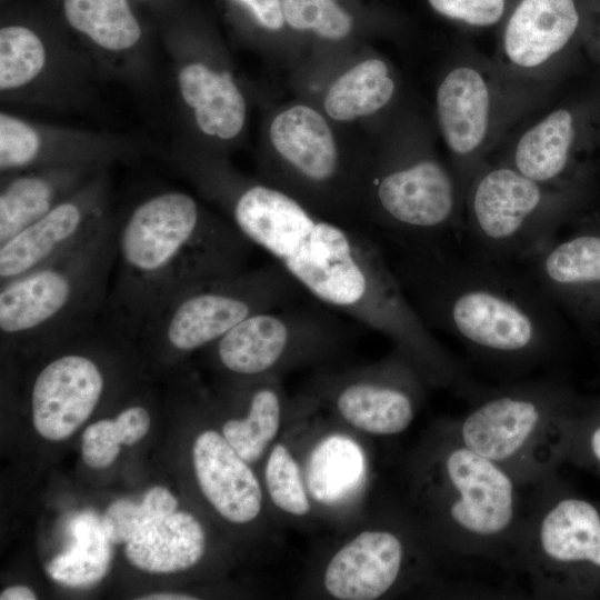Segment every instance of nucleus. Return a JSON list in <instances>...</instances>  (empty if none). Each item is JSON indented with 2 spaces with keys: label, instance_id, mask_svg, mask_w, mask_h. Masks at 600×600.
<instances>
[{
  "label": "nucleus",
  "instance_id": "nucleus-29",
  "mask_svg": "<svg viewBox=\"0 0 600 600\" xmlns=\"http://www.w3.org/2000/svg\"><path fill=\"white\" fill-rule=\"evenodd\" d=\"M539 543L544 557L554 562L600 567V514L587 501L563 499L543 517Z\"/></svg>",
  "mask_w": 600,
  "mask_h": 600
},
{
  "label": "nucleus",
  "instance_id": "nucleus-10",
  "mask_svg": "<svg viewBox=\"0 0 600 600\" xmlns=\"http://www.w3.org/2000/svg\"><path fill=\"white\" fill-rule=\"evenodd\" d=\"M348 339L346 324L328 308L287 306L248 317L207 350L214 364L240 384L326 364Z\"/></svg>",
  "mask_w": 600,
  "mask_h": 600
},
{
  "label": "nucleus",
  "instance_id": "nucleus-13",
  "mask_svg": "<svg viewBox=\"0 0 600 600\" xmlns=\"http://www.w3.org/2000/svg\"><path fill=\"white\" fill-rule=\"evenodd\" d=\"M420 380L424 379L417 368L396 348L370 366L321 371L304 392L354 432L388 437L403 432L413 421Z\"/></svg>",
  "mask_w": 600,
  "mask_h": 600
},
{
  "label": "nucleus",
  "instance_id": "nucleus-14",
  "mask_svg": "<svg viewBox=\"0 0 600 600\" xmlns=\"http://www.w3.org/2000/svg\"><path fill=\"white\" fill-rule=\"evenodd\" d=\"M66 26L100 80L140 91L156 88V57L129 0H61Z\"/></svg>",
  "mask_w": 600,
  "mask_h": 600
},
{
  "label": "nucleus",
  "instance_id": "nucleus-26",
  "mask_svg": "<svg viewBox=\"0 0 600 600\" xmlns=\"http://www.w3.org/2000/svg\"><path fill=\"white\" fill-rule=\"evenodd\" d=\"M577 137L573 112L558 108L528 127L501 161L541 183L563 184Z\"/></svg>",
  "mask_w": 600,
  "mask_h": 600
},
{
  "label": "nucleus",
  "instance_id": "nucleus-34",
  "mask_svg": "<svg viewBox=\"0 0 600 600\" xmlns=\"http://www.w3.org/2000/svg\"><path fill=\"white\" fill-rule=\"evenodd\" d=\"M121 443L123 437L116 420H99L90 424L82 434V459L90 468H107L118 457Z\"/></svg>",
  "mask_w": 600,
  "mask_h": 600
},
{
  "label": "nucleus",
  "instance_id": "nucleus-28",
  "mask_svg": "<svg viewBox=\"0 0 600 600\" xmlns=\"http://www.w3.org/2000/svg\"><path fill=\"white\" fill-rule=\"evenodd\" d=\"M397 88L390 64L379 57H369L348 68L327 88L324 114L339 122L368 118L392 102Z\"/></svg>",
  "mask_w": 600,
  "mask_h": 600
},
{
  "label": "nucleus",
  "instance_id": "nucleus-20",
  "mask_svg": "<svg viewBox=\"0 0 600 600\" xmlns=\"http://www.w3.org/2000/svg\"><path fill=\"white\" fill-rule=\"evenodd\" d=\"M443 471L453 491L447 511L460 529L489 537L510 526L514 516V487L497 462L461 446L448 452Z\"/></svg>",
  "mask_w": 600,
  "mask_h": 600
},
{
  "label": "nucleus",
  "instance_id": "nucleus-21",
  "mask_svg": "<svg viewBox=\"0 0 600 600\" xmlns=\"http://www.w3.org/2000/svg\"><path fill=\"white\" fill-rule=\"evenodd\" d=\"M551 388L500 392L474 408L462 421V446L491 461L517 456L532 440L551 410Z\"/></svg>",
  "mask_w": 600,
  "mask_h": 600
},
{
  "label": "nucleus",
  "instance_id": "nucleus-5",
  "mask_svg": "<svg viewBox=\"0 0 600 600\" xmlns=\"http://www.w3.org/2000/svg\"><path fill=\"white\" fill-rule=\"evenodd\" d=\"M303 290L276 261L194 282L154 308L137 343L163 359L207 349L248 317L290 306Z\"/></svg>",
  "mask_w": 600,
  "mask_h": 600
},
{
  "label": "nucleus",
  "instance_id": "nucleus-22",
  "mask_svg": "<svg viewBox=\"0 0 600 600\" xmlns=\"http://www.w3.org/2000/svg\"><path fill=\"white\" fill-rule=\"evenodd\" d=\"M192 466L201 493L222 519L251 524L262 516L267 498L262 482L221 431L206 429L197 436Z\"/></svg>",
  "mask_w": 600,
  "mask_h": 600
},
{
  "label": "nucleus",
  "instance_id": "nucleus-27",
  "mask_svg": "<svg viewBox=\"0 0 600 600\" xmlns=\"http://www.w3.org/2000/svg\"><path fill=\"white\" fill-rule=\"evenodd\" d=\"M206 549L207 534L197 517L174 511L132 537L126 544V556L140 570L171 573L194 567Z\"/></svg>",
  "mask_w": 600,
  "mask_h": 600
},
{
  "label": "nucleus",
  "instance_id": "nucleus-12",
  "mask_svg": "<svg viewBox=\"0 0 600 600\" xmlns=\"http://www.w3.org/2000/svg\"><path fill=\"white\" fill-rule=\"evenodd\" d=\"M100 80L67 36L24 21L0 28V100L6 104L78 111L88 108Z\"/></svg>",
  "mask_w": 600,
  "mask_h": 600
},
{
  "label": "nucleus",
  "instance_id": "nucleus-33",
  "mask_svg": "<svg viewBox=\"0 0 600 600\" xmlns=\"http://www.w3.org/2000/svg\"><path fill=\"white\" fill-rule=\"evenodd\" d=\"M282 10L290 28L327 40L346 39L353 28L351 16L334 0H282Z\"/></svg>",
  "mask_w": 600,
  "mask_h": 600
},
{
  "label": "nucleus",
  "instance_id": "nucleus-32",
  "mask_svg": "<svg viewBox=\"0 0 600 600\" xmlns=\"http://www.w3.org/2000/svg\"><path fill=\"white\" fill-rule=\"evenodd\" d=\"M177 498L164 487H152L140 502L114 501L106 510L102 524L111 543L128 542L139 531L177 511Z\"/></svg>",
  "mask_w": 600,
  "mask_h": 600
},
{
  "label": "nucleus",
  "instance_id": "nucleus-24",
  "mask_svg": "<svg viewBox=\"0 0 600 600\" xmlns=\"http://www.w3.org/2000/svg\"><path fill=\"white\" fill-rule=\"evenodd\" d=\"M92 166H58L0 176V243L71 197L100 171Z\"/></svg>",
  "mask_w": 600,
  "mask_h": 600
},
{
  "label": "nucleus",
  "instance_id": "nucleus-30",
  "mask_svg": "<svg viewBox=\"0 0 600 600\" xmlns=\"http://www.w3.org/2000/svg\"><path fill=\"white\" fill-rule=\"evenodd\" d=\"M72 543L47 564L50 578L69 587H88L106 576L111 563V541L102 520L80 513L70 522Z\"/></svg>",
  "mask_w": 600,
  "mask_h": 600
},
{
  "label": "nucleus",
  "instance_id": "nucleus-40",
  "mask_svg": "<svg viewBox=\"0 0 600 600\" xmlns=\"http://www.w3.org/2000/svg\"><path fill=\"white\" fill-rule=\"evenodd\" d=\"M144 1H152V0H144Z\"/></svg>",
  "mask_w": 600,
  "mask_h": 600
},
{
  "label": "nucleus",
  "instance_id": "nucleus-7",
  "mask_svg": "<svg viewBox=\"0 0 600 600\" xmlns=\"http://www.w3.org/2000/svg\"><path fill=\"white\" fill-rule=\"evenodd\" d=\"M567 186L546 184L510 164H482L463 200L471 254L499 263H522L554 238L571 208Z\"/></svg>",
  "mask_w": 600,
  "mask_h": 600
},
{
  "label": "nucleus",
  "instance_id": "nucleus-25",
  "mask_svg": "<svg viewBox=\"0 0 600 600\" xmlns=\"http://www.w3.org/2000/svg\"><path fill=\"white\" fill-rule=\"evenodd\" d=\"M244 413L227 419L221 433L251 466L264 460L282 434L290 400L279 377H267L239 384Z\"/></svg>",
  "mask_w": 600,
  "mask_h": 600
},
{
  "label": "nucleus",
  "instance_id": "nucleus-19",
  "mask_svg": "<svg viewBox=\"0 0 600 600\" xmlns=\"http://www.w3.org/2000/svg\"><path fill=\"white\" fill-rule=\"evenodd\" d=\"M407 548L394 531L369 526L343 540L328 556L319 586L336 600H376L387 596L404 570Z\"/></svg>",
  "mask_w": 600,
  "mask_h": 600
},
{
  "label": "nucleus",
  "instance_id": "nucleus-2",
  "mask_svg": "<svg viewBox=\"0 0 600 600\" xmlns=\"http://www.w3.org/2000/svg\"><path fill=\"white\" fill-rule=\"evenodd\" d=\"M399 250L392 269L429 329L497 360L524 362L551 352L561 329L557 307L524 270L459 256L444 242Z\"/></svg>",
  "mask_w": 600,
  "mask_h": 600
},
{
  "label": "nucleus",
  "instance_id": "nucleus-36",
  "mask_svg": "<svg viewBox=\"0 0 600 600\" xmlns=\"http://www.w3.org/2000/svg\"><path fill=\"white\" fill-rule=\"evenodd\" d=\"M244 8L253 20L263 29L278 31L286 21L282 10V0H230Z\"/></svg>",
  "mask_w": 600,
  "mask_h": 600
},
{
  "label": "nucleus",
  "instance_id": "nucleus-31",
  "mask_svg": "<svg viewBox=\"0 0 600 600\" xmlns=\"http://www.w3.org/2000/svg\"><path fill=\"white\" fill-rule=\"evenodd\" d=\"M263 462L261 482L271 508L279 514L293 520H308L316 517L300 454L287 426Z\"/></svg>",
  "mask_w": 600,
  "mask_h": 600
},
{
  "label": "nucleus",
  "instance_id": "nucleus-3",
  "mask_svg": "<svg viewBox=\"0 0 600 600\" xmlns=\"http://www.w3.org/2000/svg\"><path fill=\"white\" fill-rule=\"evenodd\" d=\"M116 247L109 304L136 334L179 290L244 270L253 246L192 194L166 189L116 212Z\"/></svg>",
  "mask_w": 600,
  "mask_h": 600
},
{
  "label": "nucleus",
  "instance_id": "nucleus-37",
  "mask_svg": "<svg viewBox=\"0 0 600 600\" xmlns=\"http://www.w3.org/2000/svg\"><path fill=\"white\" fill-rule=\"evenodd\" d=\"M1 600H34L36 593L26 586H14L4 589L0 593Z\"/></svg>",
  "mask_w": 600,
  "mask_h": 600
},
{
  "label": "nucleus",
  "instance_id": "nucleus-9",
  "mask_svg": "<svg viewBox=\"0 0 600 600\" xmlns=\"http://www.w3.org/2000/svg\"><path fill=\"white\" fill-rule=\"evenodd\" d=\"M180 141L226 154L242 138L248 103L223 48L187 27L163 34Z\"/></svg>",
  "mask_w": 600,
  "mask_h": 600
},
{
  "label": "nucleus",
  "instance_id": "nucleus-6",
  "mask_svg": "<svg viewBox=\"0 0 600 600\" xmlns=\"http://www.w3.org/2000/svg\"><path fill=\"white\" fill-rule=\"evenodd\" d=\"M359 211L398 248L443 243L462 229L463 193L432 150L401 148L362 164Z\"/></svg>",
  "mask_w": 600,
  "mask_h": 600
},
{
  "label": "nucleus",
  "instance_id": "nucleus-11",
  "mask_svg": "<svg viewBox=\"0 0 600 600\" xmlns=\"http://www.w3.org/2000/svg\"><path fill=\"white\" fill-rule=\"evenodd\" d=\"M133 337L108 302L92 321L48 346L56 352L38 370L30 391L32 421L41 437L67 439L87 421L106 392L103 358Z\"/></svg>",
  "mask_w": 600,
  "mask_h": 600
},
{
  "label": "nucleus",
  "instance_id": "nucleus-15",
  "mask_svg": "<svg viewBox=\"0 0 600 600\" xmlns=\"http://www.w3.org/2000/svg\"><path fill=\"white\" fill-rule=\"evenodd\" d=\"M147 141L131 133L63 127L1 110L0 176L58 166L111 168L138 159Z\"/></svg>",
  "mask_w": 600,
  "mask_h": 600
},
{
  "label": "nucleus",
  "instance_id": "nucleus-8",
  "mask_svg": "<svg viewBox=\"0 0 600 600\" xmlns=\"http://www.w3.org/2000/svg\"><path fill=\"white\" fill-rule=\"evenodd\" d=\"M514 79L496 62L459 58L436 90V114L464 200L467 187L503 132L544 92Z\"/></svg>",
  "mask_w": 600,
  "mask_h": 600
},
{
  "label": "nucleus",
  "instance_id": "nucleus-35",
  "mask_svg": "<svg viewBox=\"0 0 600 600\" xmlns=\"http://www.w3.org/2000/svg\"><path fill=\"white\" fill-rule=\"evenodd\" d=\"M439 14L471 27L498 23L506 12L507 0H428Z\"/></svg>",
  "mask_w": 600,
  "mask_h": 600
},
{
  "label": "nucleus",
  "instance_id": "nucleus-39",
  "mask_svg": "<svg viewBox=\"0 0 600 600\" xmlns=\"http://www.w3.org/2000/svg\"><path fill=\"white\" fill-rule=\"evenodd\" d=\"M591 448L596 458L600 461V428H598L591 438Z\"/></svg>",
  "mask_w": 600,
  "mask_h": 600
},
{
  "label": "nucleus",
  "instance_id": "nucleus-1",
  "mask_svg": "<svg viewBox=\"0 0 600 600\" xmlns=\"http://www.w3.org/2000/svg\"><path fill=\"white\" fill-rule=\"evenodd\" d=\"M179 173L321 306L391 339L424 380L447 383L458 372L372 236L240 174L223 154L191 153Z\"/></svg>",
  "mask_w": 600,
  "mask_h": 600
},
{
  "label": "nucleus",
  "instance_id": "nucleus-23",
  "mask_svg": "<svg viewBox=\"0 0 600 600\" xmlns=\"http://www.w3.org/2000/svg\"><path fill=\"white\" fill-rule=\"evenodd\" d=\"M526 273L556 306L588 311L600 297V232L553 238L523 261Z\"/></svg>",
  "mask_w": 600,
  "mask_h": 600
},
{
  "label": "nucleus",
  "instance_id": "nucleus-16",
  "mask_svg": "<svg viewBox=\"0 0 600 600\" xmlns=\"http://www.w3.org/2000/svg\"><path fill=\"white\" fill-rule=\"evenodd\" d=\"M110 168L23 230L0 243V284L72 250L116 214Z\"/></svg>",
  "mask_w": 600,
  "mask_h": 600
},
{
  "label": "nucleus",
  "instance_id": "nucleus-17",
  "mask_svg": "<svg viewBox=\"0 0 600 600\" xmlns=\"http://www.w3.org/2000/svg\"><path fill=\"white\" fill-rule=\"evenodd\" d=\"M290 401L286 426L300 454L316 517L343 514L360 501L368 482L364 451L342 428L304 427L297 398Z\"/></svg>",
  "mask_w": 600,
  "mask_h": 600
},
{
  "label": "nucleus",
  "instance_id": "nucleus-18",
  "mask_svg": "<svg viewBox=\"0 0 600 600\" xmlns=\"http://www.w3.org/2000/svg\"><path fill=\"white\" fill-rule=\"evenodd\" d=\"M579 20L574 0H520L504 24L497 66L520 81L550 84Z\"/></svg>",
  "mask_w": 600,
  "mask_h": 600
},
{
  "label": "nucleus",
  "instance_id": "nucleus-38",
  "mask_svg": "<svg viewBox=\"0 0 600 600\" xmlns=\"http://www.w3.org/2000/svg\"><path fill=\"white\" fill-rule=\"evenodd\" d=\"M139 599L141 600H194L198 598L191 594L180 593V592H158V593L147 594Z\"/></svg>",
  "mask_w": 600,
  "mask_h": 600
},
{
  "label": "nucleus",
  "instance_id": "nucleus-4",
  "mask_svg": "<svg viewBox=\"0 0 600 600\" xmlns=\"http://www.w3.org/2000/svg\"><path fill=\"white\" fill-rule=\"evenodd\" d=\"M116 256L114 214L78 247L1 283V340L41 350L92 321L108 306Z\"/></svg>",
  "mask_w": 600,
  "mask_h": 600
}]
</instances>
